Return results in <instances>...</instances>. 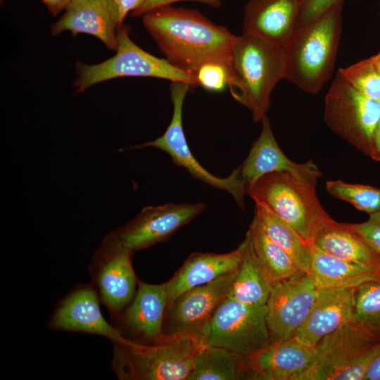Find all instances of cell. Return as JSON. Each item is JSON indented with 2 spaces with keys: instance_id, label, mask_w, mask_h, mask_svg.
<instances>
[{
  "instance_id": "obj_1",
  "label": "cell",
  "mask_w": 380,
  "mask_h": 380,
  "mask_svg": "<svg viewBox=\"0 0 380 380\" xmlns=\"http://www.w3.org/2000/svg\"><path fill=\"white\" fill-rule=\"evenodd\" d=\"M143 23L175 67L194 75L210 62L232 68V53L238 36L200 13L166 6L144 14Z\"/></svg>"
},
{
  "instance_id": "obj_2",
  "label": "cell",
  "mask_w": 380,
  "mask_h": 380,
  "mask_svg": "<svg viewBox=\"0 0 380 380\" xmlns=\"http://www.w3.org/2000/svg\"><path fill=\"white\" fill-rule=\"evenodd\" d=\"M343 2L338 0L315 20L297 27L283 47L284 79L308 94H317L332 75Z\"/></svg>"
},
{
  "instance_id": "obj_3",
  "label": "cell",
  "mask_w": 380,
  "mask_h": 380,
  "mask_svg": "<svg viewBox=\"0 0 380 380\" xmlns=\"http://www.w3.org/2000/svg\"><path fill=\"white\" fill-rule=\"evenodd\" d=\"M317 180L289 170L272 172L249 184L247 194L310 245L319 232L334 221L317 198Z\"/></svg>"
},
{
  "instance_id": "obj_4",
  "label": "cell",
  "mask_w": 380,
  "mask_h": 380,
  "mask_svg": "<svg viewBox=\"0 0 380 380\" xmlns=\"http://www.w3.org/2000/svg\"><path fill=\"white\" fill-rule=\"evenodd\" d=\"M232 96L251 111L253 122L261 121L270 108L273 89L284 79L283 48L243 34L232 50Z\"/></svg>"
},
{
  "instance_id": "obj_5",
  "label": "cell",
  "mask_w": 380,
  "mask_h": 380,
  "mask_svg": "<svg viewBox=\"0 0 380 380\" xmlns=\"http://www.w3.org/2000/svg\"><path fill=\"white\" fill-rule=\"evenodd\" d=\"M112 369L121 380H186L201 343L194 336L165 334L152 343H113Z\"/></svg>"
},
{
  "instance_id": "obj_6",
  "label": "cell",
  "mask_w": 380,
  "mask_h": 380,
  "mask_svg": "<svg viewBox=\"0 0 380 380\" xmlns=\"http://www.w3.org/2000/svg\"><path fill=\"white\" fill-rule=\"evenodd\" d=\"M379 340L352 320L315 345L310 365L295 380H363Z\"/></svg>"
},
{
  "instance_id": "obj_7",
  "label": "cell",
  "mask_w": 380,
  "mask_h": 380,
  "mask_svg": "<svg viewBox=\"0 0 380 380\" xmlns=\"http://www.w3.org/2000/svg\"><path fill=\"white\" fill-rule=\"evenodd\" d=\"M197 338L202 345L222 348L251 357L272 340L266 305L246 304L228 296Z\"/></svg>"
},
{
  "instance_id": "obj_8",
  "label": "cell",
  "mask_w": 380,
  "mask_h": 380,
  "mask_svg": "<svg viewBox=\"0 0 380 380\" xmlns=\"http://www.w3.org/2000/svg\"><path fill=\"white\" fill-rule=\"evenodd\" d=\"M116 53L96 65L79 64L75 82L82 92L97 83L120 77H151L189 83L198 86L196 75L185 72L170 63L145 51L130 38L127 27H119Z\"/></svg>"
},
{
  "instance_id": "obj_9",
  "label": "cell",
  "mask_w": 380,
  "mask_h": 380,
  "mask_svg": "<svg viewBox=\"0 0 380 380\" xmlns=\"http://www.w3.org/2000/svg\"><path fill=\"white\" fill-rule=\"evenodd\" d=\"M324 119L333 132L370 157L380 102L358 92L338 72L325 96Z\"/></svg>"
},
{
  "instance_id": "obj_10",
  "label": "cell",
  "mask_w": 380,
  "mask_h": 380,
  "mask_svg": "<svg viewBox=\"0 0 380 380\" xmlns=\"http://www.w3.org/2000/svg\"><path fill=\"white\" fill-rule=\"evenodd\" d=\"M191 88L193 87L189 83L172 82L170 90L173 113L170 123L164 134L155 140L125 150L154 147L165 151L170 155L175 165L185 168L194 178L229 193L237 204L243 208V197L247 194V188L241 178L239 167L234 169L229 177H217L204 168L190 150L182 125V109L185 97Z\"/></svg>"
},
{
  "instance_id": "obj_11",
  "label": "cell",
  "mask_w": 380,
  "mask_h": 380,
  "mask_svg": "<svg viewBox=\"0 0 380 380\" xmlns=\"http://www.w3.org/2000/svg\"><path fill=\"white\" fill-rule=\"evenodd\" d=\"M132 253L110 232L94 253L89 265L93 286L113 317L121 313L136 293L138 281Z\"/></svg>"
},
{
  "instance_id": "obj_12",
  "label": "cell",
  "mask_w": 380,
  "mask_h": 380,
  "mask_svg": "<svg viewBox=\"0 0 380 380\" xmlns=\"http://www.w3.org/2000/svg\"><path fill=\"white\" fill-rule=\"evenodd\" d=\"M317 293L312 277L305 271L272 282L266 303L272 339L295 336L307 319Z\"/></svg>"
},
{
  "instance_id": "obj_13",
  "label": "cell",
  "mask_w": 380,
  "mask_h": 380,
  "mask_svg": "<svg viewBox=\"0 0 380 380\" xmlns=\"http://www.w3.org/2000/svg\"><path fill=\"white\" fill-rule=\"evenodd\" d=\"M205 208L203 202L146 206L128 223L111 232L123 246L132 252L145 249L167 240Z\"/></svg>"
},
{
  "instance_id": "obj_14",
  "label": "cell",
  "mask_w": 380,
  "mask_h": 380,
  "mask_svg": "<svg viewBox=\"0 0 380 380\" xmlns=\"http://www.w3.org/2000/svg\"><path fill=\"white\" fill-rule=\"evenodd\" d=\"M236 272L179 295L167 308L164 322L167 321V332L165 334H182L197 338L218 306L228 297Z\"/></svg>"
},
{
  "instance_id": "obj_15",
  "label": "cell",
  "mask_w": 380,
  "mask_h": 380,
  "mask_svg": "<svg viewBox=\"0 0 380 380\" xmlns=\"http://www.w3.org/2000/svg\"><path fill=\"white\" fill-rule=\"evenodd\" d=\"M100 300L94 286L80 284L57 305L49 322V327L54 331L99 335L113 343L129 341L104 319L100 309Z\"/></svg>"
},
{
  "instance_id": "obj_16",
  "label": "cell",
  "mask_w": 380,
  "mask_h": 380,
  "mask_svg": "<svg viewBox=\"0 0 380 380\" xmlns=\"http://www.w3.org/2000/svg\"><path fill=\"white\" fill-rule=\"evenodd\" d=\"M138 289L130 305L115 327L122 334L136 338L141 343H152L162 338L167 307L166 282L151 284L138 281ZM125 337V336H124Z\"/></svg>"
},
{
  "instance_id": "obj_17",
  "label": "cell",
  "mask_w": 380,
  "mask_h": 380,
  "mask_svg": "<svg viewBox=\"0 0 380 380\" xmlns=\"http://www.w3.org/2000/svg\"><path fill=\"white\" fill-rule=\"evenodd\" d=\"M119 23L115 0H73L63 15L51 27L52 35L70 31L72 35L85 33L99 39L108 49L116 50Z\"/></svg>"
},
{
  "instance_id": "obj_18",
  "label": "cell",
  "mask_w": 380,
  "mask_h": 380,
  "mask_svg": "<svg viewBox=\"0 0 380 380\" xmlns=\"http://www.w3.org/2000/svg\"><path fill=\"white\" fill-rule=\"evenodd\" d=\"M315 346L296 336L272 339L249 357L250 379L295 380L310 365Z\"/></svg>"
},
{
  "instance_id": "obj_19",
  "label": "cell",
  "mask_w": 380,
  "mask_h": 380,
  "mask_svg": "<svg viewBox=\"0 0 380 380\" xmlns=\"http://www.w3.org/2000/svg\"><path fill=\"white\" fill-rule=\"evenodd\" d=\"M299 0H250L245 7L243 34L284 47L295 30Z\"/></svg>"
},
{
  "instance_id": "obj_20",
  "label": "cell",
  "mask_w": 380,
  "mask_h": 380,
  "mask_svg": "<svg viewBox=\"0 0 380 380\" xmlns=\"http://www.w3.org/2000/svg\"><path fill=\"white\" fill-rule=\"evenodd\" d=\"M355 288L318 289L312 308L294 336L312 346L353 319Z\"/></svg>"
},
{
  "instance_id": "obj_21",
  "label": "cell",
  "mask_w": 380,
  "mask_h": 380,
  "mask_svg": "<svg viewBox=\"0 0 380 380\" xmlns=\"http://www.w3.org/2000/svg\"><path fill=\"white\" fill-rule=\"evenodd\" d=\"M261 122L260 136L252 144L244 162L239 167L240 176L247 188L261 176L272 172L289 170L316 179L322 175L312 160L303 163L291 160L278 145L267 116L265 115Z\"/></svg>"
},
{
  "instance_id": "obj_22",
  "label": "cell",
  "mask_w": 380,
  "mask_h": 380,
  "mask_svg": "<svg viewBox=\"0 0 380 380\" xmlns=\"http://www.w3.org/2000/svg\"><path fill=\"white\" fill-rule=\"evenodd\" d=\"M240 246L227 253H194L166 282L167 307L184 292L236 272L241 260Z\"/></svg>"
},
{
  "instance_id": "obj_23",
  "label": "cell",
  "mask_w": 380,
  "mask_h": 380,
  "mask_svg": "<svg viewBox=\"0 0 380 380\" xmlns=\"http://www.w3.org/2000/svg\"><path fill=\"white\" fill-rule=\"evenodd\" d=\"M309 274L318 289L356 288L380 281V268L363 266L330 255L310 244Z\"/></svg>"
},
{
  "instance_id": "obj_24",
  "label": "cell",
  "mask_w": 380,
  "mask_h": 380,
  "mask_svg": "<svg viewBox=\"0 0 380 380\" xmlns=\"http://www.w3.org/2000/svg\"><path fill=\"white\" fill-rule=\"evenodd\" d=\"M312 244L341 260L380 268L379 255L348 223L334 220L319 232Z\"/></svg>"
},
{
  "instance_id": "obj_25",
  "label": "cell",
  "mask_w": 380,
  "mask_h": 380,
  "mask_svg": "<svg viewBox=\"0 0 380 380\" xmlns=\"http://www.w3.org/2000/svg\"><path fill=\"white\" fill-rule=\"evenodd\" d=\"M239 246L241 260L228 296L246 304L266 305L272 281L257 258L248 231Z\"/></svg>"
},
{
  "instance_id": "obj_26",
  "label": "cell",
  "mask_w": 380,
  "mask_h": 380,
  "mask_svg": "<svg viewBox=\"0 0 380 380\" xmlns=\"http://www.w3.org/2000/svg\"><path fill=\"white\" fill-rule=\"evenodd\" d=\"M250 379L249 357L227 349L201 344L186 380Z\"/></svg>"
},
{
  "instance_id": "obj_27",
  "label": "cell",
  "mask_w": 380,
  "mask_h": 380,
  "mask_svg": "<svg viewBox=\"0 0 380 380\" xmlns=\"http://www.w3.org/2000/svg\"><path fill=\"white\" fill-rule=\"evenodd\" d=\"M255 215L268 236L280 246L303 271L309 273L311 266L310 245L289 224L267 208L255 204Z\"/></svg>"
},
{
  "instance_id": "obj_28",
  "label": "cell",
  "mask_w": 380,
  "mask_h": 380,
  "mask_svg": "<svg viewBox=\"0 0 380 380\" xmlns=\"http://www.w3.org/2000/svg\"><path fill=\"white\" fill-rule=\"evenodd\" d=\"M248 231L257 258L272 282L290 277L303 271L291 257L268 236L255 215Z\"/></svg>"
},
{
  "instance_id": "obj_29",
  "label": "cell",
  "mask_w": 380,
  "mask_h": 380,
  "mask_svg": "<svg viewBox=\"0 0 380 380\" xmlns=\"http://www.w3.org/2000/svg\"><path fill=\"white\" fill-rule=\"evenodd\" d=\"M353 320L380 336V281L355 288Z\"/></svg>"
},
{
  "instance_id": "obj_30",
  "label": "cell",
  "mask_w": 380,
  "mask_h": 380,
  "mask_svg": "<svg viewBox=\"0 0 380 380\" xmlns=\"http://www.w3.org/2000/svg\"><path fill=\"white\" fill-rule=\"evenodd\" d=\"M327 191L369 215L380 211V189L369 185L350 184L341 180L327 181Z\"/></svg>"
},
{
  "instance_id": "obj_31",
  "label": "cell",
  "mask_w": 380,
  "mask_h": 380,
  "mask_svg": "<svg viewBox=\"0 0 380 380\" xmlns=\"http://www.w3.org/2000/svg\"><path fill=\"white\" fill-rule=\"evenodd\" d=\"M338 72L358 92L380 102V73L373 57L340 68Z\"/></svg>"
},
{
  "instance_id": "obj_32",
  "label": "cell",
  "mask_w": 380,
  "mask_h": 380,
  "mask_svg": "<svg viewBox=\"0 0 380 380\" xmlns=\"http://www.w3.org/2000/svg\"><path fill=\"white\" fill-rule=\"evenodd\" d=\"M198 85L210 91H222L233 81L231 67L217 62L201 65L196 73Z\"/></svg>"
},
{
  "instance_id": "obj_33",
  "label": "cell",
  "mask_w": 380,
  "mask_h": 380,
  "mask_svg": "<svg viewBox=\"0 0 380 380\" xmlns=\"http://www.w3.org/2000/svg\"><path fill=\"white\" fill-rule=\"evenodd\" d=\"M369 215L365 222L348 224L380 258V211Z\"/></svg>"
},
{
  "instance_id": "obj_34",
  "label": "cell",
  "mask_w": 380,
  "mask_h": 380,
  "mask_svg": "<svg viewBox=\"0 0 380 380\" xmlns=\"http://www.w3.org/2000/svg\"><path fill=\"white\" fill-rule=\"evenodd\" d=\"M338 0H299L297 27L315 20Z\"/></svg>"
},
{
  "instance_id": "obj_35",
  "label": "cell",
  "mask_w": 380,
  "mask_h": 380,
  "mask_svg": "<svg viewBox=\"0 0 380 380\" xmlns=\"http://www.w3.org/2000/svg\"><path fill=\"white\" fill-rule=\"evenodd\" d=\"M179 1H199L214 7H217L220 4V0H146V1L140 8L133 12V14L134 15H144L152 10L166 6L172 3Z\"/></svg>"
},
{
  "instance_id": "obj_36",
  "label": "cell",
  "mask_w": 380,
  "mask_h": 380,
  "mask_svg": "<svg viewBox=\"0 0 380 380\" xmlns=\"http://www.w3.org/2000/svg\"><path fill=\"white\" fill-rule=\"evenodd\" d=\"M118 8L119 23L121 26L126 15L130 11H134L140 8L146 0H115Z\"/></svg>"
},
{
  "instance_id": "obj_37",
  "label": "cell",
  "mask_w": 380,
  "mask_h": 380,
  "mask_svg": "<svg viewBox=\"0 0 380 380\" xmlns=\"http://www.w3.org/2000/svg\"><path fill=\"white\" fill-rule=\"evenodd\" d=\"M363 380H380V354L372 361Z\"/></svg>"
},
{
  "instance_id": "obj_38",
  "label": "cell",
  "mask_w": 380,
  "mask_h": 380,
  "mask_svg": "<svg viewBox=\"0 0 380 380\" xmlns=\"http://www.w3.org/2000/svg\"><path fill=\"white\" fill-rule=\"evenodd\" d=\"M53 15H57L73 0H41Z\"/></svg>"
},
{
  "instance_id": "obj_39",
  "label": "cell",
  "mask_w": 380,
  "mask_h": 380,
  "mask_svg": "<svg viewBox=\"0 0 380 380\" xmlns=\"http://www.w3.org/2000/svg\"><path fill=\"white\" fill-rule=\"evenodd\" d=\"M370 158L374 160L380 161V121L374 134Z\"/></svg>"
},
{
  "instance_id": "obj_40",
  "label": "cell",
  "mask_w": 380,
  "mask_h": 380,
  "mask_svg": "<svg viewBox=\"0 0 380 380\" xmlns=\"http://www.w3.org/2000/svg\"><path fill=\"white\" fill-rule=\"evenodd\" d=\"M372 57H373L374 65L377 70L380 73V51L376 55Z\"/></svg>"
},
{
  "instance_id": "obj_41",
  "label": "cell",
  "mask_w": 380,
  "mask_h": 380,
  "mask_svg": "<svg viewBox=\"0 0 380 380\" xmlns=\"http://www.w3.org/2000/svg\"><path fill=\"white\" fill-rule=\"evenodd\" d=\"M374 351L376 352V353L378 355L380 354V340L375 345L374 348Z\"/></svg>"
},
{
  "instance_id": "obj_42",
  "label": "cell",
  "mask_w": 380,
  "mask_h": 380,
  "mask_svg": "<svg viewBox=\"0 0 380 380\" xmlns=\"http://www.w3.org/2000/svg\"><path fill=\"white\" fill-rule=\"evenodd\" d=\"M2 1V0H1Z\"/></svg>"
}]
</instances>
